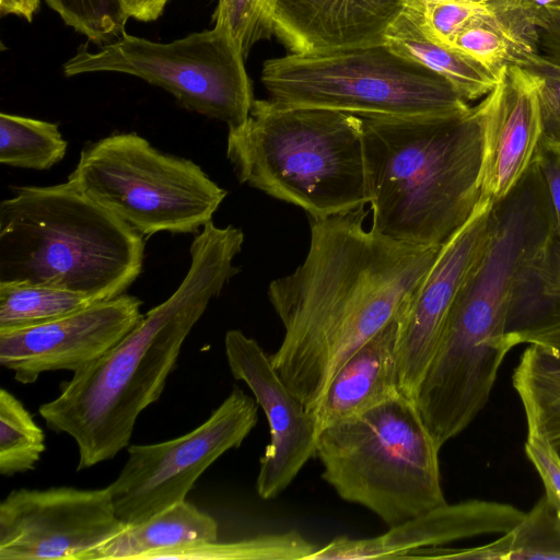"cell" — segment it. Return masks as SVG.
I'll return each mask as SVG.
<instances>
[{
    "label": "cell",
    "instance_id": "cell-5",
    "mask_svg": "<svg viewBox=\"0 0 560 560\" xmlns=\"http://www.w3.org/2000/svg\"><path fill=\"white\" fill-rule=\"evenodd\" d=\"M226 158L240 183L323 219L369 203L360 116L255 100L229 128Z\"/></svg>",
    "mask_w": 560,
    "mask_h": 560
},
{
    "label": "cell",
    "instance_id": "cell-9",
    "mask_svg": "<svg viewBox=\"0 0 560 560\" xmlns=\"http://www.w3.org/2000/svg\"><path fill=\"white\" fill-rule=\"evenodd\" d=\"M244 55L223 26L158 43L124 33L96 51L86 45L62 66L68 78L93 72L137 77L171 93L183 107L225 122L244 124L255 101Z\"/></svg>",
    "mask_w": 560,
    "mask_h": 560
},
{
    "label": "cell",
    "instance_id": "cell-13",
    "mask_svg": "<svg viewBox=\"0 0 560 560\" xmlns=\"http://www.w3.org/2000/svg\"><path fill=\"white\" fill-rule=\"evenodd\" d=\"M224 351L233 377L248 386L267 418L270 441L259 459L256 490L269 500L284 491L316 456L318 430L313 415L255 339L231 329L224 337Z\"/></svg>",
    "mask_w": 560,
    "mask_h": 560
},
{
    "label": "cell",
    "instance_id": "cell-29",
    "mask_svg": "<svg viewBox=\"0 0 560 560\" xmlns=\"http://www.w3.org/2000/svg\"><path fill=\"white\" fill-rule=\"evenodd\" d=\"M62 21L102 46L120 37L130 18L122 0H44Z\"/></svg>",
    "mask_w": 560,
    "mask_h": 560
},
{
    "label": "cell",
    "instance_id": "cell-4",
    "mask_svg": "<svg viewBox=\"0 0 560 560\" xmlns=\"http://www.w3.org/2000/svg\"><path fill=\"white\" fill-rule=\"evenodd\" d=\"M143 235L74 188L16 186L0 203V283L63 289L95 302L142 272Z\"/></svg>",
    "mask_w": 560,
    "mask_h": 560
},
{
    "label": "cell",
    "instance_id": "cell-11",
    "mask_svg": "<svg viewBox=\"0 0 560 560\" xmlns=\"http://www.w3.org/2000/svg\"><path fill=\"white\" fill-rule=\"evenodd\" d=\"M126 527L108 486L15 489L0 503V560H96Z\"/></svg>",
    "mask_w": 560,
    "mask_h": 560
},
{
    "label": "cell",
    "instance_id": "cell-27",
    "mask_svg": "<svg viewBox=\"0 0 560 560\" xmlns=\"http://www.w3.org/2000/svg\"><path fill=\"white\" fill-rule=\"evenodd\" d=\"M316 547L298 530L159 551L149 560H307Z\"/></svg>",
    "mask_w": 560,
    "mask_h": 560
},
{
    "label": "cell",
    "instance_id": "cell-10",
    "mask_svg": "<svg viewBox=\"0 0 560 560\" xmlns=\"http://www.w3.org/2000/svg\"><path fill=\"white\" fill-rule=\"evenodd\" d=\"M257 418L256 399L234 387L190 432L161 443L129 445L122 469L108 485L117 516L133 525L185 500L207 468L241 446Z\"/></svg>",
    "mask_w": 560,
    "mask_h": 560
},
{
    "label": "cell",
    "instance_id": "cell-39",
    "mask_svg": "<svg viewBox=\"0 0 560 560\" xmlns=\"http://www.w3.org/2000/svg\"><path fill=\"white\" fill-rule=\"evenodd\" d=\"M529 8L540 11L551 8H560V0H522Z\"/></svg>",
    "mask_w": 560,
    "mask_h": 560
},
{
    "label": "cell",
    "instance_id": "cell-23",
    "mask_svg": "<svg viewBox=\"0 0 560 560\" xmlns=\"http://www.w3.org/2000/svg\"><path fill=\"white\" fill-rule=\"evenodd\" d=\"M512 383L527 431L547 440L560 457V358L529 345L513 371Z\"/></svg>",
    "mask_w": 560,
    "mask_h": 560
},
{
    "label": "cell",
    "instance_id": "cell-24",
    "mask_svg": "<svg viewBox=\"0 0 560 560\" xmlns=\"http://www.w3.org/2000/svg\"><path fill=\"white\" fill-rule=\"evenodd\" d=\"M441 559L560 560V523L544 495L498 539L468 548H441Z\"/></svg>",
    "mask_w": 560,
    "mask_h": 560
},
{
    "label": "cell",
    "instance_id": "cell-1",
    "mask_svg": "<svg viewBox=\"0 0 560 560\" xmlns=\"http://www.w3.org/2000/svg\"><path fill=\"white\" fill-rule=\"evenodd\" d=\"M368 213L310 218L303 262L268 287L284 328L271 363L310 412L341 365L400 314L441 250L366 230Z\"/></svg>",
    "mask_w": 560,
    "mask_h": 560
},
{
    "label": "cell",
    "instance_id": "cell-15",
    "mask_svg": "<svg viewBox=\"0 0 560 560\" xmlns=\"http://www.w3.org/2000/svg\"><path fill=\"white\" fill-rule=\"evenodd\" d=\"M482 103L485 150L480 188L482 198L494 203L523 177L541 140L536 77L522 67H504Z\"/></svg>",
    "mask_w": 560,
    "mask_h": 560
},
{
    "label": "cell",
    "instance_id": "cell-25",
    "mask_svg": "<svg viewBox=\"0 0 560 560\" xmlns=\"http://www.w3.org/2000/svg\"><path fill=\"white\" fill-rule=\"evenodd\" d=\"M68 142L58 124L1 113L0 163L10 167L46 171L66 155Z\"/></svg>",
    "mask_w": 560,
    "mask_h": 560
},
{
    "label": "cell",
    "instance_id": "cell-34",
    "mask_svg": "<svg viewBox=\"0 0 560 560\" xmlns=\"http://www.w3.org/2000/svg\"><path fill=\"white\" fill-rule=\"evenodd\" d=\"M534 159L546 186L560 246V142L541 139Z\"/></svg>",
    "mask_w": 560,
    "mask_h": 560
},
{
    "label": "cell",
    "instance_id": "cell-16",
    "mask_svg": "<svg viewBox=\"0 0 560 560\" xmlns=\"http://www.w3.org/2000/svg\"><path fill=\"white\" fill-rule=\"evenodd\" d=\"M525 512L514 505L487 500L445 503L375 537H337L316 549L307 560H361L405 558L411 551L440 547L482 535L504 534L514 528Z\"/></svg>",
    "mask_w": 560,
    "mask_h": 560
},
{
    "label": "cell",
    "instance_id": "cell-7",
    "mask_svg": "<svg viewBox=\"0 0 560 560\" xmlns=\"http://www.w3.org/2000/svg\"><path fill=\"white\" fill-rule=\"evenodd\" d=\"M261 81L276 102L360 117H409L469 107L444 78L386 43L269 59Z\"/></svg>",
    "mask_w": 560,
    "mask_h": 560
},
{
    "label": "cell",
    "instance_id": "cell-26",
    "mask_svg": "<svg viewBox=\"0 0 560 560\" xmlns=\"http://www.w3.org/2000/svg\"><path fill=\"white\" fill-rule=\"evenodd\" d=\"M95 303L72 291L27 283H0V331L44 324Z\"/></svg>",
    "mask_w": 560,
    "mask_h": 560
},
{
    "label": "cell",
    "instance_id": "cell-17",
    "mask_svg": "<svg viewBox=\"0 0 560 560\" xmlns=\"http://www.w3.org/2000/svg\"><path fill=\"white\" fill-rule=\"evenodd\" d=\"M415 1L277 0L273 35L296 54L382 44Z\"/></svg>",
    "mask_w": 560,
    "mask_h": 560
},
{
    "label": "cell",
    "instance_id": "cell-3",
    "mask_svg": "<svg viewBox=\"0 0 560 560\" xmlns=\"http://www.w3.org/2000/svg\"><path fill=\"white\" fill-rule=\"evenodd\" d=\"M361 120L371 229L398 243L442 247L483 199V103Z\"/></svg>",
    "mask_w": 560,
    "mask_h": 560
},
{
    "label": "cell",
    "instance_id": "cell-33",
    "mask_svg": "<svg viewBox=\"0 0 560 560\" xmlns=\"http://www.w3.org/2000/svg\"><path fill=\"white\" fill-rule=\"evenodd\" d=\"M525 453L545 488V497L560 523V457L547 440L528 432Z\"/></svg>",
    "mask_w": 560,
    "mask_h": 560
},
{
    "label": "cell",
    "instance_id": "cell-20",
    "mask_svg": "<svg viewBox=\"0 0 560 560\" xmlns=\"http://www.w3.org/2000/svg\"><path fill=\"white\" fill-rule=\"evenodd\" d=\"M420 3L416 0L397 18L385 43L444 78L466 101L490 93L498 77L472 57L432 36L423 25Z\"/></svg>",
    "mask_w": 560,
    "mask_h": 560
},
{
    "label": "cell",
    "instance_id": "cell-14",
    "mask_svg": "<svg viewBox=\"0 0 560 560\" xmlns=\"http://www.w3.org/2000/svg\"><path fill=\"white\" fill-rule=\"evenodd\" d=\"M491 205L482 199L472 217L441 247L398 316L399 386L402 395L412 400L434 355L451 307L487 244Z\"/></svg>",
    "mask_w": 560,
    "mask_h": 560
},
{
    "label": "cell",
    "instance_id": "cell-35",
    "mask_svg": "<svg viewBox=\"0 0 560 560\" xmlns=\"http://www.w3.org/2000/svg\"><path fill=\"white\" fill-rule=\"evenodd\" d=\"M536 27L539 51L560 62V8L537 11Z\"/></svg>",
    "mask_w": 560,
    "mask_h": 560
},
{
    "label": "cell",
    "instance_id": "cell-19",
    "mask_svg": "<svg viewBox=\"0 0 560 560\" xmlns=\"http://www.w3.org/2000/svg\"><path fill=\"white\" fill-rule=\"evenodd\" d=\"M537 11L522 0H491L454 39L452 46L497 77L502 68H527L539 55Z\"/></svg>",
    "mask_w": 560,
    "mask_h": 560
},
{
    "label": "cell",
    "instance_id": "cell-21",
    "mask_svg": "<svg viewBox=\"0 0 560 560\" xmlns=\"http://www.w3.org/2000/svg\"><path fill=\"white\" fill-rule=\"evenodd\" d=\"M560 327V246L556 233L521 269L506 317L511 349Z\"/></svg>",
    "mask_w": 560,
    "mask_h": 560
},
{
    "label": "cell",
    "instance_id": "cell-18",
    "mask_svg": "<svg viewBox=\"0 0 560 560\" xmlns=\"http://www.w3.org/2000/svg\"><path fill=\"white\" fill-rule=\"evenodd\" d=\"M398 316L336 372L311 412L318 433L402 395L397 373Z\"/></svg>",
    "mask_w": 560,
    "mask_h": 560
},
{
    "label": "cell",
    "instance_id": "cell-37",
    "mask_svg": "<svg viewBox=\"0 0 560 560\" xmlns=\"http://www.w3.org/2000/svg\"><path fill=\"white\" fill-rule=\"evenodd\" d=\"M40 0H0L2 15L13 14L31 22L39 8Z\"/></svg>",
    "mask_w": 560,
    "mask_h": 560
},
{
    "label": "cell",
    "instance_id": "cell-38",
    "mask_svg": "<svg viewBox=\"0 0 560 560\" xmlns=\"http://www.w3.org/2000/svg\"><path fill=\"white\" fill-rule=\"evenodd\" d=\"M528 345H536L550 354L560 358V327L533 337Z\"/></svg>",
    "mask_w": 560,
    "mask_h": 560
},
{
    "label": "cell",
    "instance_id": "cell-40",
    "mask_svg": "<svg viewBox=\"0 0 560 560\" xmlns=\"http://www.w3.org/2000/svg\"><path fill=\"white\" fill-rule=\"evenodd\" d=\"M464 1L472 3V4L483 5L488 2H490L491 0H464Z\"/></svg>",
    "mask_w": 560,
    "mask_h": 560
},
{
    "label": "cell",
    "instance_id": "cell-2",
    "mask_svg": "<svg viewBox=\"0 0 560 560\" xmlns=\"http://www.w3.org/2000/svg\"><path fill=\"white\" fill-rule=\"evenodd\" d=\"M244 233L211 220L190 245L188 270L177 289L143 315L114 348L60 384L38 408L46 425L70 435L77 470L114 458L129 446L140 413L163 393L185 339L212 299L240 272L233 261Z\"/></svg>",
    "mask_w": 560,
    "mask_h": 560
},
{
    "label": "cell",
    "instance_id": "cell-28",
    "mask_svg": "<svg viewBox=\"0 0 560 560\" xmlns=\"http://www.w3.org/2000/svg\"><path fill=\"white\" fill-rule=\"evenodd\" d=\"M46 450L45 432L9 390L0 389V474L35 469Z\"/></svg>",
    "mask_w": 560,
    "mask_h": 560
},
{
    "label": "cell",
    "instance_id": "cell-36",
    "mask_svg": "<svg viewBox=\"0 0 560 560\" xmlns=\"http://www.w3.org/2000/svg\"><path fill=\"white\" fill-rule=\"evenodd\" d=\"M170 0H122L129 16L141 22L158 20Z\"/></svg>",
    "mask_w": 560,
    "mask_h": 560
},
{
    "label": "cell",
    "instance_id": "cell-31",
    "mask_svg": "<svg viewBox=\"0 0 560 560\" xmlns=\"http://www.w3.org/2000/svg\"><path fill=\"white\" fill-rule=\"evenodd\" d=\"M422 22L429 33L443 44H453L456 36L479 14L486 4L464 0H422Z\"/></svg>",
    "mask_w": 560,
    "mask_h": 560
},
{
    "label": "cell",
    "instance_id": "cell-30",
    "mask_svg": "<svg viewBox=\"0 0 560 560\" xmlns=\"http://www.w3.org/2000/svg\"><path fill=\"white\" fill-rule=\"evenodd\" d=\"M276 3L277 0H217L212 22L231 33L246 58L257 42L273 35Z\"/></svg>",
    "mask_w": 560,
    "mask_h": 560
},
{
    "label": "cell",
    "instance_id": "cell-22",
    "mask_svg": "<svg viewBox=\"0 0 560 560\" xmlns=\"http://www.w3.org/2000/svg\"><path fill=\"white\" fill-rule=\"evenodd\" d=\"M218 534L212 516L183 500L141 523L127 525L98 549L96 560H149L162 550L217 541Z\"/></svg>",
    "mask_w": 560,
    "mask_h": 560
},
{
    "label": "cell",
    "instance_id": "cell-6",
    "mask_svg": "<svg viewBox=\"0 0 560 560\" xmlns=\"http://www.w3.org/2000/svg\"><path fill=\"white\" fill-rule=\"evenodd\" d=\"M441 447L415 400L401 395L322 430V478L389 527L445 504Z\"/></svg>",
    "mask_w": 560,
    "mask_h": 560
},
{
    "label": "cell",
    "instance_id": "cell-12",
    "mask_svg": "<svg viewBox=\"0 0 560 560\" xmlns=\"http://www.w3.org/2000/svg\"><path fill=\"white\" fill-rule=\"evenodd\" d=\"M141 305L137 296L125 293L44 324L2 330L0 364L26 385L46 372L74 373L108 352L141 322Z\"/></svg>",
    "mask_w": 560,
    "mask_h": 560
},
{
    "label": "cell",
    "instance_id": "cell-8",
    "mask_svg": "<svg viewBox=\"0 0 560 560\" xmlns=\"http://www.w3.org/2000/svg\"><path fill=\"white\" fill-rule=\"evenodd\" d=\"M68 182L143 236L197 234L228 195L198 164L136 132L86 143Z\"/></svg>",
    "mask_w": 560,
    "mask_h": 560
},
{
    "label": "cell",
    "instance_id": "cell-32",
    "mask_svg": "<svg viewBox=\"0 0 560 560\" xmlns=\"http://www.w3.org/2000/svg\"><path fill=\"white\" fill-rule=\"evenodd\" d=\"M525 69L537 80L541 139L560 142V62L540 54Z\"/></svg>",
    "mask_w": 560,
    "mask_h": 560
}]
</instances>
